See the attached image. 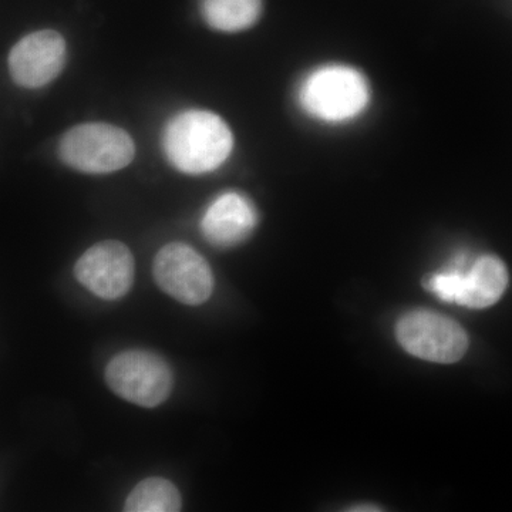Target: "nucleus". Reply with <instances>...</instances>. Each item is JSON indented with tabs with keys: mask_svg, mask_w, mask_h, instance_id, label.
<instances>
[{
	"mask_svg": "<svg viewBox=\"0 0 512 512\" xmlns=\"http://www.w3.org/2000/svg\"><path fill=\"white\" fill-rule=\"evenodd\" d=\"M234 147L231 128L218 114L187 110L164 128L165 157L181 173L201 175L220 168Z\"/></svg>",
	"mask_w": 512,
	"mask_h": 512,
	"instance_id": "f257e3e1",
	"label": "nucleus"
},
{
	"mask_svg": "<svg viewBox=\"0 0 512 512\" xmlns=\"http://www.w3.org/2000/svg\"><path fill=\"white\" fill-rule=\"evenodd\" d=\"M299 106L312 119L343 124L369 107L372 92L365 74L350 64L329 63L311 70L298 86Z\"/></svg>",
	"mask_w": 512,
	"mask_h": 512,
	"instance_id": "f03ea898",
	"label": "nucleus"
},
{
	"mask_svg": "<svg viewBox=\"0 0 512 512\" xmlns=\"http://www.w3.org/2000/svg\"><path fill=\"white\" fill-rule=\"evenodd\" d=\"M424 285L441 301L485 309L504 295L508 271L497 256L481 255L468 264L467 255L460 254L443 271L427 276Z\"/></svg>",
	"mask_w": 512,
	"mask_h": 512,
	"instance_id": "7ed1b4c3",
	"label": "nucleus"
},
{
	"mask_svg": "<svg viewBox=\"0 0 512 512\" xmlns=\"http://www.w3.org/2000/svg\"><path fill=\"white\" fill-rule=\"evenodd\" d=\"M59 156L73 170L110 174L134 160L136 146L123 128L107 123H84L64 134L59 143Z\"/></svg>",
	"mask_w": 512,
	"mask_h": 512,
	"instance_id": "20e7f679",
	"label": "nucleus"
},
{
	"mask_svg": "<svg viewBox=\"0 0 512 512\" xmlns=\"http://www.w3.org/2000/svg\"><path fill=\"white\" fill-rule=\"evenodd\" d=\"M106 382L111 390L137 406H160L173 392V370L156 353L127 350L110 360Z\"/></svg>",
	"mask_w": 512,
	"mask_h": 512,
	"instance_id": "39448f33",
	"label": "nucleus"
},
{
	"mask_svg": "<svg viewBox=\"0 0 512 512\" xmlns=\"http://www.w3.org/2000/svg\"><path fill=\"white\" fill-rule=\"evenodd\" d=\"M153 275L161 291L184 305H202L214 292V274L207 259L181 242H171L157 252Z\"/></svg>",
	"mask_w": 512,
	"mask_h": 512,
	"instance_id": "423d86ee",
	"label": "nucleus"
},
{
	"mask_svg": "<svg viewBox=\"0 0 512 512\" xmlns=\"http://www.w3.org/2000/svg\"><path fill=\"white\" fill-rule=\"evenodd\" d=\"M397 339L410 355L436 363H454L467 352L468 338L457 322L430 311L404 315Z\"/></svg>",
	"mask_w": 512,
	"mask_h": 512,
	"instance_id": "0eeeda50",
	"label": "nucleus"
},
{
	"mask_svg": "<svg viewBox=\"0 0 512 512\" xmlns=\"http://www.w3.org/2000/svg\"><path fill=\"white\" fill-rule=\"evenodd\" d=\"M74 275L94 295L116 301L133 286L134 256L123 242H99L80 256Z\"/></svg>",
	"mask_w": 512,
	"mask_h": 512,
	"instance_id": "6e6552de",
	"label": "nucleus"
},
{
	"mask_svg": "<svg viewBox=\"0 0 512 512\" xmlns=\"http://www.w3.org/2000/svg\"><path fill=\"white\" fill-rule=\"evenodd\" d=\"M66 55V42L60 33L55 30L30 33L10 50V76L20 87L40 89L62 73Z\"/></svg>",
	"mask_w": 512,
	"mask_h": 512,
	"instance_id": "1a4fd4ad",
	"label": "nucleus"
},
{
	"mask_svg": "<svg viewBox=\"0 0 512 512\" xmlns=\"http://www.w3.org/2000/svg\"><path fill=\"white\" fill-rule=\"evenodd\" d=\"M258 225L255 205L245 195L229 191L211 202L201 221V231L215 247L241 244Z\"/></svg>",
	"mask_w": 512,
	"mask_h": 512,
	"instance_id": "9d476101",
	"label": "nucleus"
},
{
	"mask_svg": "<svg viewBox=\"0 0 512 512\" xmlns=\"http://www.w3.org/2000/svg\"><path fill=\"white\" fill-rule=\"evenodd\" d=\"M202 19L218 32L252 28L262 13V0H200Z\"/></svg>",
	"mask_w": 512,
	"mask_h": 512,
	"instance_id": "9b49d317",
	"label": "nucleus"
},
{
	"mask_svg": "<svg viewBox=\"0 0 512 512\" xmlns=\"http://www.w3.org/2000/svg\"><path fill=\"white\" fill-rule=\"evenodd\" d=\"M183 507L180 491L171 481L151 477L138 483L127 497V512H177Z\"/></svg>",
	"mask_w": 512,
	"mask_h": 512,
	"instance_id": "f8f14e48",
	"label": "nucleus"
}]
</instances>
